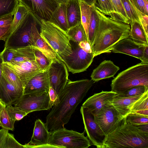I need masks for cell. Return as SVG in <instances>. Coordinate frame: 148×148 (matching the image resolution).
<instances>
[{
	"instance_id": "cell-1",
	"label": "cell",
	"mask_w": 148,
	"mask_h": 148,
	"mask_svg": "<svg viewBox=\"0 0 148 148\" xmlns=\"http://www.w3.org/2000/svg\"><path fill=\"white\" fill-rule=\"evenodd\" d=\"M93 83L92 80L88 79L74 81L68 79L58 95L59 102L53 106L46 117L45 124L49 132L64 127Z\"/></svg>"
},
{
	"instance_id": "cell-13",
	"label": "cell",
	"mask_w": 148,
	"mask_h": 148,
	"mask_svg": "<svg viewBox=\"0 0 148 148\" xmlns=\"http://www.w3.org/2000/svg\"><path fill=\"white\" fill-rule=\"evenodd\" d=\"M47 71L50 87H52L58 95L69 79L68 69L63 62L58 60L52 62Z\"/></svg>"
},
{
	"instance_id": "cell-43",
	"label": "cell",
	"mask_w": 148,
	"mask_h": 148,
	"mask_svg": "<svg viewBox=\"0 0 148 148\" xmlns=\"http://www.w3.org/2000/svg\"><path fill=\"white\" fill-rule=\"evenodd\" d=\"M14 53V49L13 48L4 49L0 53L3 62H11L13 58Z\"/></svg>"
},
{
	"instance_id": "cell-24",
	"label": "cell",
	"mask_w": 148,
	"mask_h": 148,
	"mask_svg": "<svg viewBox=\"0 0 148 148\" xmlns=\"http://www.w3.org/2000/svg\"><path fill=\"white\" fill-rule=\"evenodd\" d=\"M66 3L59 4L49 21L66 32L69 28L66 15Z\"/></svg>"
},
{
	"instance_id": "cell-3",
	"label": "cell",
	"mask_w": 148,
	"mask_h": 148,
	"mask_svg": "<svg viewBox=\"0 0 148 148\" xmlns=\"http://www.w3.org/2000/svg\"><path fill=\"white\" fill-rule=\"evenodd\" d=\"M104 148H148V132L126 122L121 124L106 136Z\"/></svg>"
},
{
	"instance_id": "cell-35",
	"label": "cell",
	"mask_w": 148,
	"mask_h": 148,
	"mask_svg": "<svg viewBox=\"0 0 148 148\" xmlns=\"http://www.w3.org/2000/svg\"><path fill=\"white\" fill-rule=\"evenodd\" d=\"M98 16L96 8L92 6V10L88 32V42L91 47L94 41Z\"/></svg>"
},
{
	"instance_id": "cell-18",
	"label": "cell",
	"mask_w": 148,
	"mask_h": 148,
	"mask_svg": "<svg viewBox=\"0 0 148 148\" xmlns=\"http://www.w3.org/2000/svg\"><path fill=\"white\" fill-rule=\"evenodd\" d=\"M50 88L47 71L31 79L25 86L23 94L49 92Z\"/></svg>"
},
{
	"instance_id": "cell-11",
	"label": "cell",
	"mask_w": 148,
	"mask_h": 148,
	"mask_svg": "<svg viewBox=\"0 0 148 148\" xmlns=\"http://www.w3.org/2000/svg\"><path fill=\"white\" fill-rule=\"evenodd\" d=\"M94 116L96 123L106 136L114 131L124 118L110 104L109 101Z\"/></svg>"
},
{
	"instance_id": "cell-50",
	"label": "cell",
	"mask_w": 148,
	"mask_h": 148,
	"mask_svg": "<svg viewBox=\"0 0 148 148\" xmlns=\"http://www.w3.org/2000/svg\"><path fill=\"white\" fill-rule=\"evenodd\" d=\"M78 44L80 47L89 53L92 52L90 46L88 41H81L78 42Z\"/></svg>"
},
{
	"instance_id": "cell-29",
	"label": "cell",
	"mask_w": 148,
	"mask_h": 148,
	"mask_svg": "<svg viewBox=\"0 0 148 148\" xmlns=\"http://www.w3.org/2000/svg\"><path fill=\"white\" fill-rule=\"evenodd\" d=\"M110 1L115 12L111 18L116 21L130 25V22L126 15L121 0Z\"/></svg>"
},
{
	"instance_id": "cell-33",
	"label": "cell",
	"mask_w": 148,
	"mask_h": 148,
	"mask_svg": "<svg viewBox=\"0 0 148 148\" xmlns=\"http://www.w3.org/2000/svg\"><path fill=\"white\" fill-rule=\"evenodd\" d=\"M28 12L27 9L23 5L19 3L14 12L11 33L13 32L22 22Z\"/></svg>"
},
{
	"instance_id": "cell-54",
	"label": "cell",
	"mask_w": 148,
	"mask_h": 148,
	"mask_svg": "<svg viewBox=\"0 0 148 148\" xmlns=\"http://www.w3.org/2000/svg\"><path fill=\"white\" fill-rule=\"evenodd\" d=\"M79 1H81L84 2L90 6L94 5L95 0H77Z\"/></svg>"
},
{
	"instance_id": "cell-32",
	"label": "cell",
	"mask_w": 148,
	"mask_h": 148,
	"mask_svg": "<svg viewBox=\"0 0 148 148\" xmlns=\"http://www.w3.org/2000/svg\"><path fill=\"white\" fill-rule=\"evenodd\" d=\"M18 3V0H0V18L11 14L14 15Z\"/></svg>"
},
{
	"instance_id": "cell-49",
	"label": "cell",
	"mask_w": 148,
	"mask_h": 148,
	"mask_svg": "<svg viewBox=\"0 0 148 148\" xmlns=\"http://www.w3.org/2000/svg\"><path fill=\"white\" fill-rule=\"evenodd\" d=\"M8 133V130L3 128L0 130V148H3L5 139Z\"/></svg>"
},
{
	"instance_id": "cell-38",
	"label": "cell",
	"mask_w": 148,
	"mask_h": 148,
	"mask_svg": "<svg viewBox=\"0 0 148 148\" xmlns=\"http://www.w3.org/2000/svg\"><path fill=\"white\" fill-rule=\"evenodd\" d=\"M15 121L7 111L6 106L5 107L0 115V126L2 128L13 131Z\"/></svg>"
},
{
	"instance_id": "cell-22",
	"label": "cell",
	"mask_w": 148,
	"mask_h": 148,
	"mask_svg": "<svg viewBox=\"0 0 148 148\" xmlns=\"http://www.w3.org/2000/svg\"><path fill=\"white\" fill-rule=\"evenodd\" d=\"M22 95L2 76L0 100L6 106L12 105Z\"/></svg>"
},
{
	"instance_id": "cell-5",
	"label": "cell",
	"mask_w": 148,
	"mask_h": 148,
	"mask_svg": "<svg viewBox=\"0 0 148 148\" xmlns=\"http://www.w3.org/2000/svg\"><path fill=\"white\" fill-rule=\"evenodd\" d=\"M138 86L148 88V64L141 62L121 71L111 84V91L117 93Z\"/></svg>"
},
{
	"instance_id": "cell-12",
	"label": "cell",
	"mask_w": 148,
	"mask_h": 148,
	"mask_svg": "<svg viewBox=\"0 0 148 148\" xmlns=\"http://www.w3.org/2000/svg\"><path fill=\"white\" fill-rule=\"evenodd\" d=\"M80 111L84 127V131L91 144L98 148H104L106 135L95 121L94 115L82 106Z\"/></svg>"
},
{
	"instance_id": "cell-51",
	"label": "cell",
	"mask_w": 148,
	"mask_h": 148,
	"mask_svg": "<svg viewBox=\"0 0 148 148\" xmlns=\"http://www.w3.org/2000/svg\"><path fill=\"white\" fill-rule=\"evenodd\" d=\"M140 60L142 63L148 64V45L145 46L143 55Z\"/></svg>"
},
{
	"instance_id": "cell-36",
	"label": "cell",
	"mask_w": 148,
	"mask_h": 148,
	"mask_svg": "<svg viewBox=\"0 0 148 148\" xmlns=\"http://www.w3.org/2000/svg\"><path fill=\"white\" fill-rule=\"evenodd\" d=\"M125 121L134 126L148 124V115L136 112H130L124 118Z\"/></svg>"
},
{
	"instance_id": "cell-20",
	"label": "cell",
	"mask_w": 148,
	"mask_h": 148,
	"mask_svg": "<svg viewBox=\"0 0 148 148\" xmlns=\"http://www.w3.org/2000/svg\"><path fill=\"white\" fill-rule=\"evenodd\" d=\"M119 69L111 61L105 60L93 70L90 76L91 79L94 82H97L113 77Z\"/></svg>"
},
{
	"instance_id": "cell-30",
	"label": "cell",
	"mask_w": 148,
	"mask_h": 148,
	"mask_svg": "<svg viewBox=\"0 0 148 148\" xmlns=\"http://www.w3.org/2000/svg\"><path fill=\"white\" fill-rule=\"evenodd\" d=\"M79 2L81 10V22L85 30L88 41V28L91 17L92 6L81 1H79Z\"/></svg>"
},
{
	"instance_id": "cell-44",
	"label": "cell",
	"mask_w": 148,
	"mask_h": 148,
	"mask_svg": "<svg viewBox=\"0 0 148 148\" xmlns=\"http://www.w3.org/2000/svg\"><path fill=\"white\" fill-rule=\"evenodd\" d=\"M138 16L141 26L143 29L145 34L148 38V16L139 11L137 13Z\"/></svg>"
},
{
	"instance_id": "cell-21",
	"label": "cell",
	"mask_w": 148,
	"mask_h": 148,
	"mask_svg": "<svg viewBox=\"0 0 148 148\" xmlns=\"http://www.w3.org/2000/svg\"><path fill=\"white\" fill-rule=\"evenodd\" d=\"M144 93L129 97H120L117 96V95L109 101V103L119 114L123 118H124L130 112L131 108L134 103L142 97Z\"/></svg>"
},
{
	"instance_id": "cell-2",
	"label": "cell",
	"mask_w": 148,
	"mask_h": 148,
	"mask_svg": "<svg viewBox=\"0 0 148 148\" xmlns=\"http://www.w3.org/2000/svg\"><path fill=\"white\" fill-rule=\"evenodd\" d=\"M96 10L98 22L91 47L94 57L109 53L111 49L118 42L129 36L130 30L129 24L116 21Z\"/></svg>"
},
{
	"instance_id": "cell-56",
	"label": "cell",
	"mask_w": 148,
	"mask_h": 148,
	"mask_svg": "<svg viewBox=\"0 0 148 148\" xmlns=\"http://www.w3.org/2000/svg\"><path fill=\"white\" fill-rule=\"evenodd\" d=\"M5 106H6L0 100V115L2 110Z\"/></svg>"
},
{
	"instance_id": "cell-26",
	"label": "cell",
	"mask_w": 148,
	"mask_h": 148,
	"mask_svg": "<svg viewBox=\"0 0 148 148\" xmlns=\"http://www.w3.org/2000/svg\"><path fill=\"white\" fill-rule=\"evenodd\" d=\"M129 37L137 44L143 46L148 45V38L146 36L140 24L134 22L130 24Z\"/></svg>"
},
{
	"instance_id": "cell-25",
	"label": "cell",
	"mask_w": 148,
	"mask_h": 148,
	"mask_svg": "<svg viewBox=\"0 0 148 148\" xmlns=\"http://www.w3.org/2000/svg\"><path fill=\"white\" fill-rule=\"evenodd\" d=\"M2 76L22 95L23 93L24 87L21 81L16 73L3 62L2 64Z\"/></svg>"
},
{
	"instance_id": "cell-15",
	"label": "cell",
	"mask_w": 148,
	"mask_h": 148,
	"mask_svg": "<svg viewBox=\"0 0 148 148\" xmlns=\"http://www.w3.org/2000/svg\"><path fill=\"white\" fill-rule=\"evenodd\" d=\"M50 132L45 123L39 119L35 122L33 132L29 142L25 145L26 148H51L48 144Z\"/></svg>"
},
{
	"instance_id": "cell-47",
	"label": "cell",
	"mask_w": 148,
	"mask_h": 148,
	"mask_svg": "<svg viewBox=\"0 0 148 148\" xmlns=\"http://www.w3.org/2000/svg\"><path fill=\"white\" fill-rule=\"evenodd\" d=\"M13 15L11 14L0 18V27H6L11 25Z\"/></svg>"
},
{
	"instance_id": "cell-48",
	"label": "cell",
	"mask_w": 148,
	"mask_h": 148,
	"mask_svg": "<svg viewBox=\"0 0 148 148\" xmlns=\"http://www.w3.org/2000/svg\"><path fill=\"white\" fill-rule=\"evenodd\" d=\"M49 93L50 101L53 106L56 105L59 101L58 95L56 92L52 87H50Z\"/></svg>"
},
{
	"instance_id": "cell-42",
	"label": "cell",
	"mask_w": 148,
	"mask_h": 148,
	"mask_svg": "<svg viewBox=\"0 0 148 148\" xmlns=\"http://www.w3.org/2000/svg\"><path fill=\"white\" fill-rule=\"evenodd\" d=\"M3 148H26L25 145H22L15 138L13 134H7L4 142Z\"/></svg>"
},
{
	"instance_id": "cell-45",
	"label": "cell",
	"mask_w": 148,
	"mask_h": 148,
	"mask_svg": "<svg viewBox=\"0 0 148 148\" xmlns=\"http://www.w3.org/2000/svg\"><path fill=\"white\" fill-rule=\"evenodd\" d=\"M134 5L139 11L145 14L148 15L145 10L143 0H130Z\"/></svg>"
},
{
	"instance_id": "cell-34",
	"label": "cell",
	"mask_w": 148,
	"mask_h": 148,
	"mask_svg": "<svg viewBox=\"0 0 148 148\" xmlns=\"http://www.w3.org/2000/svg\"><path fill=\"white\" fill-rule=\"evenodd\" d=\"M98 10L112 18L115 11L110 0H95L93 6Z\"/></svg>"
},
{
	"instance_id": "cell-40",
	"label": "cell",
	"mask_w": 148,
	"mask_h": 148,
	"mask_svg": "<svg viewBox=\"0 0 148 148\" xmlns=\"http://www.w3.org/2000/svg\"><path fill=\"white\" fill-rule=\"evenodd\" d=\"M148 88L144 86H138L131 88L125 91L118 93L117 95L122 97L135 96L144 93Z\"/></svg>"
},
{
	"instance_id": "cell-31",
	"label": "cell",
	"mask_w": 148,
	"mask_h": 148,
	"mask_svg": "<svg viewBox=\"0 0 148 148\" xmlns=\"http://www.w3.org/2000/svg\"><path fill=\"white\" fill-rule=\"evenodd\" d=\"M130 112L138 113L148 115V90L134 103L131 108Z\"/></svg>"
},
{
	"instance_id": "cell-46",
	"label": "cell",
	"mask_w": 148,
	"mask_h": 148,
	"mask_svg": "<svg viewBox=\"0 0 148 148\" xmlns=\"http://www.w3.org/2000/svg\"><path fill=\"white\" fill-rule=\"evenodd\" d=\"M11 25L6 27H0V40L5 41L11 32Z\"/></svg>"
},
{
	"instance_id": "cell-55",
	"label": "cell",
	"mask_w": 148,
	"mask_h": 148,
	"mask_svg": "<svg viewBox=\"0 0 148 148\" xmlns=\"http://www.w3.org/2000/svg\"><path fill=\"white\" fill-rule=\"evenodd\" d=\"M59 4H64L66 3L69 0H55Z\"/></svg>"
},
{
	"instance_id": "cell-19",
	"label": "cell",
	"mask_w": 148,
	"mask_h": 148,
	"mask_svg": "<svg viewBox=\"0 0 148 148\" xmlns=\"http://www.w3.org/2000/svg\"><path fill=\"white\" fill-rule=\"evenodd\" d=\"M37 23L36 21L34 23L31 31L32 46L39 50L52 62L60 60L53 50L41 37L37 27Z\"/></svg>"
},
{
	"instance_id": "cell-8",
	"label": "cell",
	"mask_w": 148,
	"mask_h": 148,
	"mask_svg": "<svg viewBox=\"0 0 148 148\" xmlns=\"http://www.w3.org/2000/svg\"><path fill=\"white\" fill-rule=\"evenodd\" d=\"M72 53L62 58L68 71L73 74L86 71L93 62L94 57L92 52H88L80 47L78 42L70 40Z\"/></svg>"
},
{
	"instance_id": "cell-37",
	"label": "cell",
	"mask_w": 148,
	"mask_h": 148,
	"mask_svg": "<svg viewBox=\"0 0 148 148\" xmlns=\"http://www.w3.org/2000/svg\"><path fill=\"white\" fill-rule=\"evenodd\" d=\"M121 1L126 15L130 22V24L134 22H137L140 24L134 7L130 0Z\"/></svg>"
},
{
	"instance_id": "cell-16",
	"label": "cell",
	"mask_w": 148,
	"mask_h": 148,
	"mask_svg": "<svg viewBox=\"0 0 148 148\" xmlns=\"http://www.w3.org/2000/svg\"><path fill=\"white\" fill-rule=\"evenodd\" d=\"M145 46L137 44L129 36L118 42L109 52L123 53L140 60Z\"/></svg>"
},
{
	"instance_id": "cell-27",
	"label": "cell",
	"mask_w": 148,
	"mask_h": 148,
	"mask_svg": "<svg viewBox=\"0 0 148 148\" xmlns=\"http://www.w3.org/2000/svg\"><path fill=\"white\" fill-rule=\"evenodd\" d=\"M14 53L12 62H22L35 60L33 46L14 49Z\"/></svg>"
},
{
	"instance_id": "cell-9",
	"label": "cell",
	"mask_w": 148,
	"mask_h": 148,
	"mask_svg": "<svg viewBox=\"0 0 148 148\" xmlns=\"http://www.w3.org/2000/svg\"><path fill=\"white\" fill-rule=\"evenodd\" d=\"M13 104L21 110L30 113L48 110L53 106L47 92L23 94Z\"/></svg>"
},
{
	"instance_id": "cell-39",
	"label": "cell",
	"mask_w": 148,
	"mask_h": 148,
	"mask_svg": "<svg viewBox=\"0 0 148 148\" xmlns=\"http://www.w3.org/2000/svg\"><path fill=\"white\" fill-rule=\"evenodd\" d=\"M33 47L35 60L40 68L44 71H47L52 62L39 50Z\"/></svg>"
},
{
	"instance_id": "cell-52",
	"label": "cell",
	"mask_w": 148,
	"mask_h": 148,
	"mask_svg": "<svg viewBox=\"0 0 148 148\" xmlns=\"http://www.w3.org/2000/svg\"><path fill=\"white\" fill-rule=\"evenodd\" d=\"M142 130L148 132V124H144L136 126Z\"/></svg>"
},
{
	"instance_id": "cell-17",
	"label": "cell",
	"mask_w": 148,
	"mask_h": 148,
	"mask_svg": "<svg viewBox=\"0 0 148 148\" xmlns=\"http://www.w3.org/2000/svg\"><path fill=\"white\" fill-rule=\"evenodd\" d=\"M118 93L113 92L104 91L96 93L89 97L82 106L87 108L93 115L98 113L108 102L112 100Z\"/></svg>"
},
{
	"instance_id": "cell-28",
	"label": "cell",
	"mask_w": 148,
	"mask_h": 148,
	"mask_svg": "<svg viewBox=\"0 0 148 148\" xmlns=\"http://www.w3.org/2000/svg\"><path fill=\"white\" fill-rule=\"evenodd\" d=\"M66 32L70 40L77 42L86 41L88 42L85 30L81 21L70 27Z\"/></svg>"
},
{
	"instance_id": "cell-10",
	"label": "cell",
	"mask_w": 148,
	"mask_h": 148,
	"mask_svg": "<svg viewBox=\"0 0 148 148\" xmlns=\"http://www.w3.org/2000/svg\"><path fill=\"white\" fill-rule=\"evenodd\" d=\"M39 24L42 20L49 21L59 4L55 0H18Z\"/></svg>"
},
{
	"instance_id": "cell-7",
	"label": "cell",
	"mask_w": 148,
	"mask_h": 148,
	"mask_svg": "<svg viewBox=\"0 0 148 148\" xmlns=\"http://www.w3.org/2000/svg\"><path fill=\"white\" fill-rule=\"evenodd\" d=\"M36 21V19L29 11L22 22L10 34L5 41L4 49H16L32 46L31 32L33 26Z\"/></svg>"
},
{
	"instance_id": "cell-41",
	"label": "cell",
	"mask_w": 148,
	"mask_h": 148,
	"mask_svg": "<svg viewBox=\"0 0 148 148\" xmlns=\"http://www.w3.org/2000/svg\"><path fill=\"white\" fill-rule=\"evenodd\" d=\"M6 109L12 118L15 121H19L29 113L20 109L19 108L13 106L12 105L6 106Z\"/></svg>"
},
{
	"instance_id": "cell-53",
	"label": "cell",
	"mask_w": 148,
	"mask_h": 148,
	"mask_svg": "<svg viewBox=\"0 0 148 148\" xmlns=\"http://www.w3.org/2000/svg\"><path fill=\"white\" fill-rule=\"evenodd\" d=\"M3 62L2 59L0 55V96L1 88V80L2 77V64Z\"/></svg>"
},
{
	"instance_id": "cell-4",
	"label": "cell",
	"mask_w": 148,
	"mask_h": 148,
	"mask_svg": "<svg viewBox=\"0 0 148 148\" xmlns=\"http://www.w3.org/2000/svg\"><path fill=\"white\" fill-rule=\"evenodd\" d=\"M39 24L41 37L53 50L59 60L62 61V58L72 53L70 41L66 32L49 21L43 20Z\"/></svg>"
},
{
	"instance_id": "cell-14",
	"label": "cell",
	"mask_w": 148,
	"mask_h": 148,
	"mask_svg": "<svg viewBox=\"0 0 148 148\" xmlns=\"http://www.w3.org/2000/svg\"><path fill=\"white\" fill-rule=\"evenodd\" d=\"M3 63L16 73L21 81L24 88L32 77L45 71L40 68L35 60L22 62Z\"/></svg>"
},
{
	"instance_id": "cell-23",
	"label": "cell",
	"mask_w": 148,
	"mask_h": 148,
	"mask_svg": "<svg viewBox=\"0 0 148 148\" xmlns=\"http://www.w3.org/2000/svg\"><path fill=\"white\" fill-rule=\"evenodd\" d=\"M66 5L67 18L69 28L81 21L80 6L77 0H69Z\"/></svg>"
},
{
	"instance_id": "cell-6",
	"label": "cell",
	"mask_w": 148,
	"mask_h": 148,
	"mask_svg": "<svg viewBox=\"0 0 148 148\" xmlns=\"http://www.w3.org/2000/svg\"><path fill=\"white\" fill-rule=\"evenodd\" d=\"M50 132L48 145L54 148H88L91 143L85 131L80 133L64 127Z\"/></svg>"
}]
</instances>
